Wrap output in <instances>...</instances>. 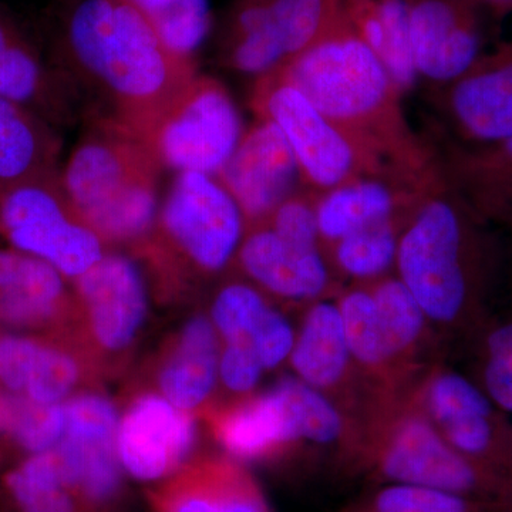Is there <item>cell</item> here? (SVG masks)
Here are the masks:
<instances>
[{
	"mask_svg": "<svg viewBox=\"0 0 512 512\" xmlns=\"http://www.w3.org/2000/svg\"><path fill=\"white\" fill-rule=\"evenodd\" d=\"M50 63L87 119L150 138L197 79L194 59L171 52L128 0H55Z\"/></svg>",
	"mask_w": 512,
	"mask_h": 512,
	"instance_id": "cell-1",
	"label": "cell"
},
{
	"mask_svg": "<svg viewBox=\"0 0 512 512\" xmlns=\"http://www.w3.org/2000/svg\"><path fill=\"white\" fill-rule=\"evenodd\" d=\"M503 232L471 210L443 175L414 208L394 274L444 342H470L495 312L507 272Z\"/></svg>",
	"mask_w": 512,
	"mask_h": 512,
	"instance_id": "cell-2",
	"label": "cell"
},
{
	"mask_svg": "<svg viewBox=\"0 0 512 512\" xmlns=\"http://www.w3.org/2000/svg\"><path fill=\"white\" fill-rule=\"evenodd\" d=\"M279 72L383 171L427 177L439 170L434 144L407 120L399 87L343 19Z\"/></svg>",
	"mask_w": 512,
	"mask_h": 512,
	"instance_id": "cell-3",
	"label": "cell"
},
{
	"mask_svg": "<svg viewBox=\"0 0 512 512\" xmlns=\"http://www.w3.org/2000/svg\"><path fill=\"white\" fill-rule=\"evenodd\" d=\"M247 222L217 177L178 173L148 237L134 249L157 298L181 302L234 268Z\"/></svg>",
	"mask_w": 512,
	"mask_h": 512,
	"instance_id": "cell-4",
	"label": "cell"
},
{
	"mask_svg": "<svg viewBox=\"0 0 512 512\" xmlns=\"http://www.w3.org/2000/svg\"><path fill=\"white\" fill-rule=\"evenodd\" d=\"M87 124L60 173L64 194L106 247L134 251L156 222L164 165L143 138L109 121Z\"/></svg>",
	"mask_w": 512,
	"mask_h": 512,
	"instance_id": "cell-5",
	"label": "cell"
},
{
	"mask_svg": "<svg viewBox=\"0 0 512 512\" xmlns=\"http://www.w3.org/2000/svg\"><path fill=\"white\" fill-rule=\"evenodd\" d=\"M348 470L377 484L436 488L487 503L512 501V480L478 466L450 446L407 396L389 397L359 424Z\"/></svg>",
	"mask_w": 512,
	"mask_h": 512,
	"instance_id": "cell-6",
	"label": "cell"
},
{
	"mask_svg": "<svg viewBox=\"0 0 512 512\" xmlns=\"http://www.w3.org/2000/svg\"><path fill=\"white\" fill-rule=\"evenodd\" d=\"M340 22L339 0H234L218 28V57L256 80L282 69Z\"/></svg>",
	"mask_w": 512,
	"mask_h": 512,
	"instance_id": "cell-7",
	"label": "cell"
},
{
	"mask_svg": "<svg viewBox=\"0 0 512 512\" xmlns=\"http://www.w3.org/2000/svg\"><path fill=\"white\" fill-rule=\"evenodd\" d=\"M73 293L72 336L101 379L113 376L126 365L146 325L147 278L130 256L106 252L73 279Z\"/></svg>",
	"mask_w": 512,
	"mask_h": 512,
	"instance_id": "cell-8",
	"label": "cell"
},
{
	"mask_svg": "<svg viewBox=\"0 0 512 512\" xmlns=\"http://www.w3.org/2000/svg\"><path fill=\"white\" fill-rule=\"evenodd\" d=\"M251 107L256 119L271 121L284 134L306 190L322 194L363 175L394 174L363 156L279 70L255 80Z\"/></svg>",
	"mask_w": 512,
	"mask_h": 512,
	"instance_id": "cell-9",
	"label": "cell"
},
{
	"mask_svg": "<svg viewBox=\"0 0 512 512\" xmlns=\"http://www.w3.org/2000/svg\"><path fill=\"white\" fill-rule=\"evenodd\" d=\"M406 393L458 453L512 480L510 417L470 376L440 360Z\"/></svg>",
	"mask_w": 512,
	"mask_h": 512,
	"instance_id": "cell-10",
	"label": "cell"
},
{
	"mask_svg": "<svg viewBox=\"0 0 512 512\" xmlns=\"http://www.w3.org/2000/svg\"><path fill=\"white\" fill-rule=\"evenodd\" d=\"M0 229L18 251L43 259L70 281L106 254V245L67 200L60 173L2 192Z\"/></svg>",
	"mask_w": 512,
	"mask_h": 512,
	"instance_id": "cell-11",
	"label": "cell"
},
{
	"mask_svg": "<svg viewBox=\"0 0 512 512\" xmlns=\"http://www.w3.org/2000/svg\"><path fill=\"white\" fill-rule=\"evenodd\" d=\"M242 117L227 87L201 76L188 87L150 138L164 167L217 177L244 137Z\"/></svg>",
	"mask_w": 512,
	"mask_h": 512,
	"instance_id": "cell-12",
	"label": "cell"
},
{
	"mask_svg": "<svg viewBox=\"0 0 512 512\" xmlns=\"http://www.w3.org/2000/svg\"><path fill=\"white\" fill-rule=\"evenodd\" d=\"M63 406L66 430L52 451L64 483L87 512H119L126 473L117 454L116 407L97 390L76 394Z\"/></svg>",
	"mask_w": 512,
	"mask_h": 512,
	"instance_id": "cell-13",
	"label": "cell"
},
{
	"mask_svg": "<svg viewBox=\"0 0 512 512\" xmlns=\"http://www.w3.org/2000/svg\"><path fill=\"white\" fill-rule=\"evenodd\" d=\"M431 90L439 137L464 146L512 138V39L485 50L454 82Z\"/></svg>",
	"mask_w": 512,
	"mask_h": 512,
	"instance_id": "cell-14",
	"label": "cell"
},
{
	"mask_svg": "<svg viewBox=\"0 0 512 512\" xmlns=\"http://www.w3.org/2000/svg\"><path fill=\"white\" fill-rule=\"evenodd\" d=\"M289 365L303 383L325 394L357 424L386 399L357 369L335 298L306 306Z\"/></svg>",
	"mask_w": 512,
	"mask_h": 512,
	"instance_id": "cell-15",
	"label": "cell"
},
{
	"mask_svg": "<svg viewBox=\"0 0 512 512\" xmlns=\"http://www.w3.org/2000/svg\"><path fill=\"white\" fill-rule=\"evenodd\" d=\"M417 77L447 86L485 52L487 18L467 0H406Z\"/></svg>",
	"mask_w": 512,
	"mask_h": 512,
	"instance_id": "cell-16",
	"label": "cell"
},
{
	"mask_svg": "<svg viewBox=\"0 0 512 512\" xmlns=\"http://www.w3.org/2000/svg\"><path fill=\"white\" fill-rule=\"evenodd\" d=\"M195 417L157 392L138 393L117 429V454L124 473L156 484L180 470L197 444Z\"/></svg>",
	"mask_w": 512,
	"mask_h": 512,
	"instance_id": "cell-17",
	"label": "cell"
},
{
	"mask_svg": "<svg viewBox=\"0 0 512 512\" xmlns=\"http://www.w3.org/2000/svg\"><path fill=\"white\" fill-rule=\"evenodd\" d=\"M217 178L237 201L247 229L264 224L282 202L303 188L301 168L284 134L261 119L245 130Z\"/></svg>",
	"mask_w": 512,
	"mask_h": 512,
	"instance_id": "cell-18",
	"label": "cell"
},
{
	"mask_svg": "<svg viewBox=\"0 0 512 512\" xmlns=\"http://www.w3.org/2000/svg\"><path fill=\"white\" fill-rule=\"evenodd\" d=\"M234 266L269 298L305 308L343 288L322 249L298 247L266 225L247 229Z\"/></svg>",
	"mask_w": 512,
	"mask_h": 512,
	"instance_id": "cell-19",
	"label": "cell"
},
{
	"mask_svg": "<svg viewBox=\"0 0 512 512\" xmlns=\"http://www.w3.org/2000/svg\"><path fill=\"white\" fill-rule=\"evenodd\" d=\"M146 504L147 512H272L245 463L225 453L192 457L151 484Z\"/></svg>",
	"mask_w": 512,
	"mask_h": 512,
	"instance_id": "cell-20",
	"label": "cell"
},
{
	"mask_svg": "<svg viewBox=\"0 0 512 512\" xmlns=\"http://www.w3.org/2000/svg\"><path fill=\"white\" fill-rule=\"evenodd\" d=\"M101 376L72 335L60 343L0 338V383L39 404H60L96 389Z\"/></svg>",
	"mask_w": 512,
	"mask_h": 512,
	"instance_id": "cell-21",
	"label": "cell"
},
{
	"mask_svg": "<svg viewBox=\"0 0 512 512\" xmlns=\"http://www.w3.org/2000/svg\"><path fill=\"white\" fill-rule=\"evenodd\" d=\"M439 178L440 168L427 177L363 175L316 194V218L322 252L359 229L412 214L421 198Z\"/></svg>",
	"mask_w": 512,
	"mask_h": 512,
	"instance_id": "cell-22",
	"label": "cell"
},
{
	"mask_svg": "<svg viewBox=\"0 0 512 512\" xmlns=\"http://www.w3.org/2000/svg\"><path fill=\"white\" fill-rule=\"evenodd\" d=\"M201 419L225 454L241 463L279 460L302 444L278 384L264 393L217 400Z\"/></svg>",
	"mask_w": 512,
	"mask_h": 512,
	"instance_id": "cell-23",
	"label": "cell"
},
{
	"mask_svg": "<svg viewBox=\"0 0 512 512\" xmlns=\"http://www.w3.org/2000/svg\"><path fill=\"white\" fill-rule=\"evenodd\" d=\"M444 181L485 222L512 237V138L485 146H464L437 136Z\"/></svg>",
	"mask_w": 512,
	"mask_h": 512,
	"instance_id": "cell-24",
	"label": "cell"
},
{
	"mask_svg": "<svg viewBox=\"0 0 512 512\" xmlns=\"http://www.w3.org/2000/svg\"><path fill=\"white\" fill-rule=\"evenodd\" d=\"M220 356L221 339L210 316H192L158 355L157 393L178 409L201 417L217 402Z\"/></svg>",
	"mask_w": 512,
	"mask_h": 512,
	"instance_id": "cell-25",
	"label": "cell"
},
{
	"mask_svg": "<svg viewBox=\"0 0 512 512\" xmlns=\"http://www.w3.org/2000/svg\"><path fill=\"white\" fill-rule=\"evenodd\" d=\"M0 97L22 104L52 124H66L79 106L72 87L43 59L22 26L0 5Z\"/></svg>",
	"mask_w": 512,
	"mask_h": 512,
	"instance_id": "cell-26",
	"label": "cell"
},
{
	"mask_svg": "<svg viewBox=\"0 0 512 512\" xmlns=\"http://www.w3.org/2000/svg\"><path fill=\"white\" fill-rule=\"evenodd\" d=\"M59 271L43 259L0 249V322L12 326L57 325L72 333L74 293Z\"/></svg>",
	"mask_w": 512,
	"mask_h": 512,
	"instance_id": "cell-27",
	"label": "cell"
},
{
	"mask_svg": "<svg viewBox=\"0 0 512 512\" xmlns=\"http://www.w3.org/2000/svg\"><path fill=\"white\" fill-rule=\"evenodd\" d=\"M366 285L375 298L387 352L410 389L427 367L440 362L443 340L396 274Z\"/></svg>",
	"mask_w": 512,
	"mask_h": 512,
	"instance_id": "cell-28",
	"label": "cell"
},
{
	"mask_svg": "<svg viewBox=\"0 0 512 512\" xmlns=\"http://www.w3.org/2000/svg\"><path fill=\"white\" fill-rule=\"evenodd\" d=\"M346 26L383 63L403 96L419 83L410 46L406 0H339Z\"/></svg>",
	"mask_w": 512,
	"mask_h": 512,
	"instance_id": "cell-29",
	"label": "cell"
},
{
	"mask_svg": "<svg viewBox=\"0 0 512 512\" xmlns=\"http://www.w3.org/2000/svg\"><path fill=\"white\" fill-rule=\"evenodd\" d=\"M60 138L35 111L0 97V194L57 173Z\"/></svg>",
	"mask_w": 512,
	"mask_h": 512,
	"instance_id": "cell-30",
	"label": "cell"
},
{
	"mask_svg": "<svg viewBox=\"0 0 512 512\" xmlns=\"http://www.w3.org/2000/svg\"><path fill=\"white\" fill-rule=\"evenodd\" d=\"M346 343L367 382L387 396L409 390L387 352L375 298L367 285H345L335 296Z\"/></svg>",
	"mask_w": 512,
	"mask_h": 512,
	"instance_id": "cell-31",
	"label": "cell"
},
{
	"mask_svg": "<svg viewBox=\"0 0 512 512\" xmlns=\"http://www.w3.org/2000/svg\"><path fill=\"white\" fill-rule=\"evenodd\" d=\"M410 215L359 229L325 249L323 254L340 284L366 285L394 274L400 238Z\"/></svg>",
	"mask_w": 512,
	"mask_h": 512,
	"instance_id": "cell-32",
	"label": "cell"
},
{
	"mask_svg": "<svg viewBox=\"0 0 512 512\" xmlns=\"http://www.w3.org/2000/svg\"><path fill=\"white\" fill-rule=\"evenodd\" d=\"M210 318L221 342L241 343L261 352L266 340L284 322L272 299L245 278H231L215 292Z\"/></svg>",
	"mask_w": 512,
	"mask_h": 512,
	"instance_id": "cell-33",
	"label": "cell"
},
{
	"mask_svg": "<svg viewBox=\"0 0 512 512\" xmlns=\"http://www.w3.org/2000/svg\"><path fill=\"white\" fill-rule=\"evenodd\" d=\"M467 345L473 352L471 379L512 414V312L495 311Z\"/></svg>",
	"mask_w": 512,
	"mask_h": 512,
	"instance_id": "cell-34",
	"label": "cell"
},
{
	"mask_svg": "<svg viewBox=\"0 0 512 512\" xmlns=\"http://www.w3.org/2000/svg\"><path fill=\"white\" fill-rule=\"evenodd\" d=\"M171 52L194 59L214 29L210 0H128Z\"/></svg>",
	"mask_w": 512,
	"mask_h": 512,
	"instance_id": "cell-35",
	"label": "cell"
},
{
	"mask_svg": "<svg viewBox=\"0 0 512 512\" xmlns=\"http://www.w3.org/2000/svg\"><path fill=\"white\" fill-rule=\"evenodd\" d=\"M498 505L436 488L390 483L377 484L342 512H493Z\"/></svg>",
	"mask_w": 512,
	"mask_h": 512,
	"instance_id": "cell-36",
	"label": "cell"
},
{
	"mask_svg": "<svg viewBox=\"0 0 512 512\" xmlns=\"http://www.w3.org/2000/svg\"><path fill=\"white\" fill-rule=\"evenodd\" d=\"M315 201V192L302 188L282 202L261 225H266L279 237L298 247L322 249Z\"/></svg>",
	"mask_w": 512,
	"mask_h": 512,
	"instance_id": "cell-37",
	"label": "cell"
},
{
	"mask_svg": "<svg viewBox=\"0 0 512 512\" xmlns=\"http://www.w3.org/2000/svg\"><path fill=\"white\" fill-rule=\"evenodd\" d=\"M265 372L254 349L241 343L221 342L220 384L232 397L254 393Z\"/></svg>",
	"mask_w": 512,
	"mask_h": 512,
	"instance_id": "cell-38",
	"label": "cell"
},
{
	"mask_svg": "<svg viewBox=\"0 0 512 512\" xmlns=\"http://www.w3.org/2000/svg\"><path fill=\"white\" fill-rule=\"evenodd\" d=\"M491 22L501 23L512 16V0H467Z\"/></svg>",
	"mask_w": 512,
	"mask_h": 512,
	"instance_id": "cell-39",
	"label": "cell"
},
{
	"mask_svg": "<svg viewBox=\"0 0 512 512\" xmlns=\"http://www.w3.org/2000/svg\"><path fill=\"white\" fill-rule=\"evenodd\" d=\"M493 512H512V501L511 503L498 505Z\"/></svg>",
	"mask_w": 512,
	"mask_h": 512,
	"instance_id": "cell-40",
	"label": "cell"
},
{
	"mask_svg": "<svg viewBox=\"0 0 512 512\" xmlns=\"http://www.w3.org/2000/svg\"><path fill=\"white\" fill-rule=\"evenodd\" d=\"M511 454H512V434H511Z\"/></svg>",
	"mask_w": 512,
	"mask_h": 512,
	"instance_id": "cell-41",
	"label": "cell"
}]
</instances>
